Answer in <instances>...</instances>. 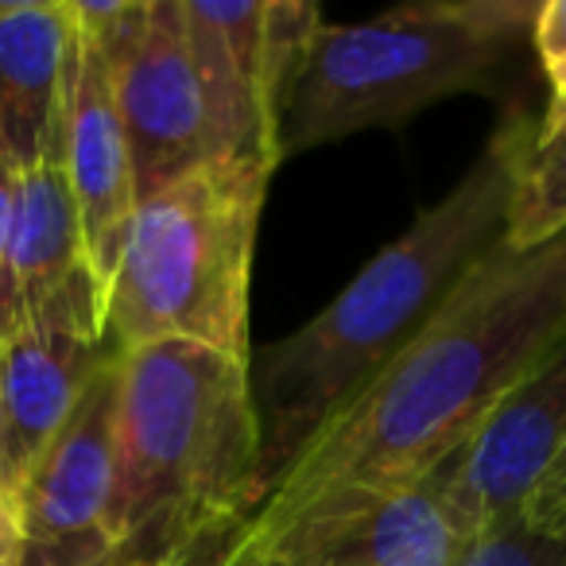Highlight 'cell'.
Masks as SVG:
<instances>
[{
  "label": "cell",
  "mask_w": 566,
  "mask_h": 566,
  "mask_svg": "<svg viewBox=\"0 0 566 566\" xmlns=\"http://www.w3.org/2000/svg\"><path fill=\"white\" fill-rule=\"evenodd\" d=\"M535 133L527 113H509L442 202L385 244L311 323L249 354L260 504L504 241Z\"/></svg>",
  "instance_id": "7a4b0ae2"
},
{
  "label": "cell",
  "mask_w": 566,
  "mask_h": 566,
  "mask_svg": "<svg viewBox=\"0 0 566 566\" xmlns=\"http://www.w3.org/2000/svg\"><path fill=\"white\" fill-rule=\"evenodd\" d=\"M0 442H4V411H0Z\"/></svg>",
  "instance_id": "ffe728a7"
},
{
  "label": "cell",
  "mask_w": 566,
  "mask_h": 566,
  "mask_svg": "<svg viewBox=\"0 0 566 566\" xmlns=\"http://www.w3.org/2000/svg\"><path fill=\"white\" fill-rule=\"evenodd\" d=\"M105 63L113 71V94L128 136L136 198L226 159L190 51L182 0H151L144 35L125 55Z\"/></svg>",
  "instance_id": "ba28073f"
},
{
  "label": "cell",
  "mask_w": 566,
  "mask_h": 566,
  "mask_svg": "<svg viewBox=\"0 0 566 566\" xmlns=\"http://www.w3.org/2000/svg\"><path fill=\"white\" fill-rule=\"evenodd\" d=\"M532 43L551 82V105L543 117V125H551L566 113V0H547L535 9Z\"/></svg>",
  "instance_id": "9a60e30c"
},
{
  "label": "cell",
  "mask_w": 566,
  "mask_h": 566,
  "mask_svg": "<svg viewBox=\"0 0 566 566\" xmlns=\"http://www.w3.org/2000/svg\"><path fill=\"white\" fill-rule=\"evenodd\" d=\"M71 0H0V151L17 171L63 156Z\"/></svg>",
  "instance_id": "8fae6325"
},
{
  "label": "cell",
  "mask_w": 566,
  "mask_h": 566,
  "mask_svg": "<svg viewBox=\"0 0 566 566\" xmlns=\"http://www.w3.org/2000/svg\"><path fill=\"white\" fill-rule=\"evenodd\" d=\"M563 117H566V113H563ZM563 117H558V120H563ZM551 125H555V120H551Z\"/></svg>",
  "instance_id": "44dd1931"
},
{
  "label": "cell",
  "mask_w": 566,
  "mask_h": 566,
  "mask_svg": "<svg viewBox=\"0 0 566 566\" xmlns=\"http://www.w3.org/2000/svg\"><path fill=\"white\" fill-rule=\"evenodd\" d=\"M0 551H9V555L20 551V509L17 496L4 485H0Z\"/></svg>",
  "instance_id": "ac0fdd59"
},
{
  "label": "cell",
  "mask_w": 566,
  "mask_h": 566,
  "mask_svg": "<svg viewBox=\"0 0 566 566\" xmlns=\"http://www.w3.org/2000/svg\"><path fill=\"white\" fill-rule=\"evenodd\" d=\"M458 566H566V535L539 532L520 509L473 535Z\"/></svg>",
  "instance_id": "5bb4252c"
},
{
  "label": "cell",
  "mask_w": 566,
  "mask_h": 566,
  "mask_svg": "<svg viewBox=\"0 0 566 566\" xmlns=\"http://www.w3.org/2000/svg\"><path fill=\"white\" fill-rule=\"evenodd\" d=\"M524 516H527V524L539 527V532L566 535V447H563V454L555 458V465L543 473L535 493L527 496Z\"/></svg>",
  "instance_id": "2e32d148"
},
{
  "label": "cell",
  "mask_w": 566,
  "mask_h": 566,
  "mask_svg": "<svg viewBox=\"0 0 566 566\" xmlns=\"http://www.w3.org/2000/svg\"><path fill=\"white\" fill-rule=\"evenodd\" d=\"M63 167L78 206L90 268L97 283L109 287L140 198H136L128 136L120 125L117 94H113V71L102 48L82 28L74 35L71 78H66Z\"/></svg>",
  "instance_id": "30bf717a"
},
{
  "label": "cell",
  "mask_w": 566,
  "mask_h": 566,
  "mask_svg": "<svg viewBox=\"0 0 566 566\" xmlns=\"http://www.w3.org/2000/svg\"><path fill=\"white\" fill-rule=\"evenodd\" d=\"M0 566H17V555H9V551H0Z\"/></svg>",
  "instance_id": "d6986e66"
},
{
  "label": "cell",
  "mask_w": 566,
  "mask_h": 566,
  "mask_svg": "<svg viewBox=\"0 0 566 566\" xmlns=\"http://www.w3.org/2000/svg\"><path fill=\"white\" fill-rule=\"evenodd\" d=\"M535 28L520 0L408 4L365 24H323L280 105V159L396 128L454 94H496Z\"/></svg>",
  "instance_id": "277c9868"
},
{
  "label": "cell",
  "mask_w": 566,
  "mask_h": 566,
  "mask_svg": "<svg viewBox=\"0 0 566 566\" xmlns=\"http://www.w3.org/2000/svg\"><path fill=\"white\" fill-rule=\"evenodd\" d=\"M566 233V117L539 125L512 198L504 244L532 249Z\"/></svg>",
  "instance_id": "4fadbf2b"
},
{
  "label": "cell",
  "mask_w": 566,
  "mask_h": 566,
  "mask_svg": "<svg viewBox=\"0 0 566 566\" xmlns=\"http://www.w3.org/2000/svg\"><path fill=\"white\" fill-rule=\"evenodd\" d=\"M12 213H17V167L0 151V268H4V256H9Z\"/></svg>",
  "instance_id": "e0dca14e"
},
{
  "label": "cell",
  "mask_w": 566,
  "mask_h": 566,
  "mask_svg": "<svg viewBox=\"0 0 566 566\" xmlns=\"http://www.w3.org/2000/svg\"><path fill=\"white\" fill-rule=\"evenodd\" d=\"M566 447V338L504 396L454 462L439 470L442 501L478 535L527 504Z\"/></svg>",
  "instance_id": "9c48e42d"
},
{
  "label": "cell",
  "mask_w": 566,
  "mask_h": 566,
  "mask_svg": "<svg viewBox=\"0 0 566 566\" xmlns=\"http://www.w3.org/2000/svg\"><path fill=\"white\" fill-rule=\"evenodd\" d=\"M275 167L221 159L140 198L105 287V338L120 349L190 342L249 365V287Z\"/></svg>",
  "instance_id": "5b68a950"
},
{
  "label": "cell",
  "mask_w": 566,
  "mask_h": 566,
  "mask_svg": "<svg viewBox=\"0 0 566 566\" xmlns=\"http://www.w3.org/2000/svg\"><path fill=\"white\" fill-rule=\"evenodd\" d=\"M120 346H105L78 408L17 489V566H113L105 532L113 493V416Z\"/></svg>",
  "instance_id": "8992f818"
},
{
  "label": "cell",
  "mask_w": 566,
  "mask_h": 566,
  "mask_svg": "<svg viewBox=\"0 0 566 566\" xmlns=\"http://www.w3.org/2000/svg\"><path fill=\"white\" fill-rule=\"evenodd\" d=\"M260 509L249 365L190 342L120 349L113 566H206Z\"/></svg>",
  "instance_id": "3957f363"
},
{
  "label": "cell",
  "mask_w": 566,
  "mask_h": 566,
  "mask_svg": "<svg viewBox=\"0 0 566 566\" xmlns=\"http://www.w3.org/2000/svg\"><path fill=\"white\" fill-rule=\"evenodd\" d=\"M97 280L82 241L78 206L71 195L63 156L17 171L9 256L0 268V346L63 287ZM105 292V287H102Z\"/></svg>",
  "instance_id": "7c38bea8"
},
{
  "label": "cell",
  "mask_w": 566,
  "mask_h": 566,
  "mask_svg": "<svg viewBox=\"0 0 566 566\" xmlns=\"http://www.w3.org/2000/svg\"><path fill=\"white\" fill-rule=\"evenodd\" d=\"M105 346V292L97 280L51 295L24 331L0 346V485L12 496L78 408Z\"/></svg>",
  "instance_id": "52a82bcc"
},
{
  "label": "cell",
  "mask_w": 566,
  "mask_h": 566,
  "mask_svg": "<svg viewBox=\"0 0 566 566\" xmlns=\"http://www.w3.org/2000/svg\"><path fill=\"white\" fill-rule=\"evenodd\" d=\"M563 338L566 233L532 249L501 241L233 535L434 478Z\"/></svg>",
  "instance_id": "6da1fadb"
}]
</instances>
